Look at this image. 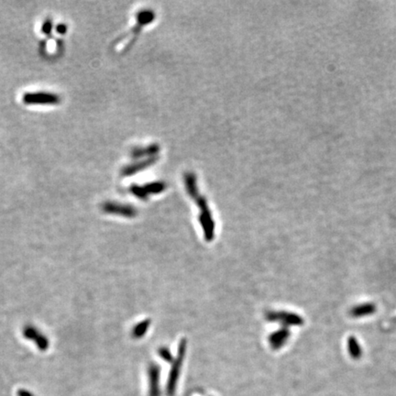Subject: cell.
<instances>
[{
  "label": "cell",
  "mask_w": 396,
  "mask_h": 396,
  "mask_svg": "<svg viewBox=\"0 0 396 396\" xmlns=\"http://www.w3.org/2000/svg\"><path fill=\"white\" fill-rule=\"evenodd\" d=\"M158 157H150L146 160L140 161V162H135L126 166L123 168L121 174L123 176H131L132 174H137L138 172H141L146 168L150 167L152 164H154L158 161Z\"/></svg>",
  "instance_id": "obj_8"
},
{
  "label": "cell",
  "mask_w": 396,
  "mask_h": 396,
  "mask_svg": "<svg viewBox=\"0 0 396 396\" xmlns=\"http://www.w3.org/2000/svg\"><path fill=\"white\" fill-rule=\"evenodd\" d=\"M159 356L163 359V360L167 361V362H172L174 361V358L173 355L171 353L170 349L166 347H163L159 349Z\"/></svg>",
  "instance_id": "obj_17"
},
{
  "label": "cell",
  "mask_w": 396,
  "mask_h": 396,
  "mask_svg": "<svg viewBox=\"0 0 396 396\" xmlns=\"http://www.w3.org/2000/svg\"><path fill=\"white\" fill-rule=\"evenodd\" d=\"M102 210L106 214L123 216L127 218H132L138 215V211L132 204H120L114 202L105 203L102 205Z\"/></svg>",
  "instance_id": "obj_4"
},
{
  "label": "cell",
  "mask_w": 396,
  "mask_h": 396,
  "mask_svg": "<svg viewBox=\"0 0 396 396\" xmlns=\"http://www.w3.org/2000/svg\"><path fill=\"white\" fill-rule=\"evenodd\" d=\"M159 151H160L159 145L150 144L144 147L134 148L132 150L131 155L134 159H142L147 156L154 157V155H157L159 153Z\"/></svg>",
  "instance_id": "obj_10"
},
{
  "label": "cell",
  "mask_w": 396,
  "mask_h": 396,
  "mask_svg": "<svg viewBox=\"0 0 396 396\" xmlns=\"http://www.w3.org/2000/svg\"><path fill=\"white\" fill-rule=\"evenodd\" d=\"M150 323L151 322H150V319H144V320L138 322V324L133 328L132 336L136 339L141 338L148 332V330L150 329Z\"/></svg>",
  "instance_id": "obj_13"
},
{
  "label": "cell",
  "mask_w": 396,
  "mask_h": 396,
  "mask_svg": "<svg viewBox=\"0 0 396 396\" xmlns=\"http://www.w3.org/2000/svg\"><path fill=\"white\" fill-rule=\"evenodd\" d=\"M348 352L354 359H359L361 356V348L355 338V336H349L348 340Z\"/></svg>",
  "instance_id": "obj_15"
},
{
  "label": "cell",
  "mask_w": 396,
  "mask_h": 396,
  "mask_svg": "<svg viewBox=\"0 0 396 396\" xmlns=\"http://www.w3.org/2000/svg\"><path fill=\"white\" fill-rule=\"evenodd\" d=\"M290 335H291L290 330L286 327H282V329L271 333L268 337V341L270 344V348L272 349H279V348H282L285 345V343L288 341Z\"/></svg>",
  "instance_id": "obj_7"
},
{
  "label": "cell",
  "mask_w": 396,
  "mask_h": 396,
  "mask_svg": "<svg viewBox=\"0 0 396 396\" xmlns=\"http://www.w3.org/2000/svg\"><path fill=\"white\" fill-rule=\"evenodd\" d=\"M144 188L149 196L158 195L165 191V189L167 188V185L164 182H153L145 185Z\"/></svg>",
  "instance_id": "obj_14"
},
{
  "label": "cell",
  "mask_w": 396,
  "mask_h": 396,
  "mask_svg": "<svg viewBox=\"0 0 396 396\" xmlns=\"http://www.w3.org/2000/svg\"><path fill=\"white\" fill-rule=\"evenodd\" d=\"M375 311H376V306H374L373 304L368 303V304L355 306L351 309L349 314L353 318H362V317L370 316Z\"/></svg>",
  "instance_id": "obj_12"
},
{
  "label": "cell",
  "mask_w": 396,
  "mask_h": 396,
  "mask_svg": "<svg viewBox=\"0 0 396 396\" xmlns=\"http://www.w3.org/2000/svg\"><path fill=\"white\" fill-rule=\"evenodd\" d=\"M186 348H187V342L186 338H182V340L178 347V353L177 358L174 360V364L171 369V372L169 374L168 384H167V394L169 396H173L175 392V388L177 385V381L180 375L181 367L185 360L186 356Z\"/></svg>",
  "instance_id": "obj_2"
},
{
  "label": "cell",
  "mask_w": 396,
  "mask_h": 396,
  "mask_svg": "<svg viewBox=\"0 0 396 396\" xmlns=\"http://www.w3.org/2000/svg\"><path fill=\"white\" fill-rule=\"evenodd\" d=\"M149 381H150V396H160L159 390V379H160V367L157 364H150L148 370Z\"/></svg>",
  "instance_id": "obj_9"
},
{
  "label": "cell",
  "mask_w": 396,
  "mask_h": 396,
  "mask_svg": "<svg viewBox=\"0 0 396 396\" xmlns=\"http://www.w3.org/2000/svg\"><path fill=\"white\" fill-rule=\"evenodd\" d=\"M195 201L200 210L199 223L202 227L204 240H206L207 242H210L215 238V221L212 216L210 209L208 207L207 201L202 196H199Z\"/></svg>",
  "instance_id": "obj_1"
},
{
  "label": "cell",
  "mask_w": 396,
  "mask_h": 396,
  "mask_svg": "<svg viewBox=\"0 0 396 396\" xmlns=\"http://www.w3.org/2000/svg\"></svg>",
  "instance_id": "obj_18"
},
{
  "label": "cell",
  "mask_w": 396,
  "mask_h": 396,
  "mask_svg": "<svg viewBox=\"0 0 396 396\" xmlns=\"http://www.w3.org/2000/svg\"><path fill=\"white\" fill-rule=\"evenodd\" d=\"M23 336L25 338L34 341L37 347L42 350L45 351L49 348V340L45 335H43L41 331L37 330L36 328L32 326H26L23 330Z\"/></svg>",
  "instance_id": "obj_5"
},
{
  "label": "cell",
  "mask_w": 396,
  "mask_h": 396,
  "mask_svg": "<svg viewBox=\"0 0 396 396\" xmlns=\"http://www.w3.org/2000/svg\"><path fill=\"white\" fill-rule=\"evenodd\" d=\"M24 102L27 104H38V105H52L56 104L59 101L58 96L54 94L49 93H31L26 94L24 96Z\"/></svg>",
  "instance_id": "obj_6"
},
{
  "label": "cell",
  "mask_w": 396,
  "mask_h": 396,
  "mask_svg": "<svg viewBox=\"0 0 396 396\" xmlns=\"http://www.w3.org/2000/svg\"><path fill=\"white\" fill-rule=\"evenodd\" d=\"M265 318L269 322H278L286 328L304 324V319L299 315L285 311H268L265 314Z\"/></svg>",
  "instance_id": "obj_3"
},
{
  "label": "cell",
  "mask_w": 396,
  "mask_h": 396,
  "mask_svg": "<svg viewBox=\"0 0 396 396\" xmlns=\"http://www.w3.org/2000/svg\"><path fill=\"white\" fill-rule=\"evenodd\" d=\"M130 191H131L133 196H135L136 198L140 199V200L145 201V200H148V198H149V195H148V193L146 192L144 186L133 185V186H131Z\"/></svg>",
  "instance_id": "obj_16"
},
{
  "label": "cell",
  "mask_w": 396,
  "mask_h": 396,
  "mask_svg": "<svg viewBox=\"0 0 396 396\" xmlns=\"http://www.w3.org/2000/svg\"><path fill=\"white\" fill-rule=\"evenodd\" d=\"M185 184H186V192L190 198L196 200L200 196L196 174L193 173H186L185 174Z\"/></svg>",
  "instance_id": "obj_11"
}]
</instances>
